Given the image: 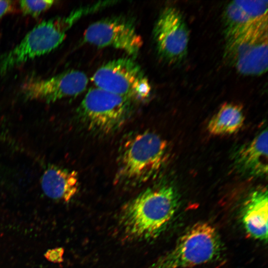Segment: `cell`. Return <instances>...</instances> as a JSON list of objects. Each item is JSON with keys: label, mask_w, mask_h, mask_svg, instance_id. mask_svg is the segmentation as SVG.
Wrapping results in <instances>:
<instances>
[{"label": "cell", "mask_w": 268, "mask_h": 268, "mask_svg": "<svg viewBox=\"0 0 268 268\" xmlns=\"http://www.w3.org/2000/svg\"><path fill=\"white\" fill-rule=\"evenodd\" d=\"M133 102L96 87L86 93L77 108V114L88 130L108 134L125 123L132 111Z\"/></svg>", "instance_id": "5b68a950"}, {"label": "cell", "mask_w": 268, "mask_h": 268, "mask_svg": "<svg viewBox=\"0 0 268 268\" xmlns=\"http://www.w3.org/2000/svg\"><path fill=\"white\" fill-rule=\"evenodd\" d=\"M268 198L266 189L253 192L246 200L241 213L245 230L251 237L268 241Z\"/></svg>", "instance_id": "7c38bea8"}, {"label": "cell", "mask_w": 268, "mask_h": 268, "mask_svg": "<svg viewBox=\"0 0 268 268\" xmlns=\"http://www.w3.org/2000/svg\"><path fill=\"white\" fill-rule=\"evenodd\" d=\"M92 80L97 87L134 101L147 99L151 92L149 81L141 67L129 58L107 62L96 71Z\"/></svg>", "instance_id": "8992f818"}, {"label": "cell", "mask_w": 268, "mask_h": 268, "mask_svg": "<svg viewBox=\"0 0 268 268\" xmlns=\"http://www.w3.org/2000/svg\"><path fill=\"white\" fill-rule=\"evenodd\" d=\"M268 131H262L252 141L237 151L234 163L242 175L259 177L268 172Z\"/></svg>", "instance_id": "8fae6325"}, {"label": "cell", "mask_w": 268, "mask_h": 268, "mask_svg": "<svg viewBox=\"0 0 268 268\" xmlns=\"http://www.w3.org/2000/svg\"><path fill=\"white\" fill-rule=\"evenodd\" d=\"M255 26L268 25V0H234Z\"/></svg>", "instance_id": "2e32d148"}, {"label": "cell", "mask_w": 268, "mask_h": 268, "mask_svg": "<svg viewBox=\"0 0 268 268\" xmlns=\"http://www.w3.org/2000/svg\"><path fill=\"white\" fill-rule=\"evenodd\" d=\"M223 21L226 38L240 35L255 26L234 0L230 2L226 7Z\"/></svg>", "instance_id": "9a60e30c"}, {"label": "cell", "mask_w": 268, "mask_h": 268, "mask_svg": "<svg viewBox=\"0 0 268 268\" xmlns=\"http://www.w3.org/2000/svg\"><path fill=\"white\" fill-rule=\"evenodd\" d=\"M178 204V195L172 187L163 185L148 188L123 206L119 224L129 238L152 240L165 230Z\"/></svg>", "instance_id": "6da1fadb"}, {"label": "cell", "mask_w": 268, "mask_h": 268, "mask_svg": "<svg viewBox=\"0 0 268 268\" xmlns=\"http://www.w3.org/2000/svg\"><path fill=\"white\" fill-rule=\"evenodd\" d=\"M15 8L14 1L0 0V19L13 12Z\"/></svg>", "instance_id": "d6986e66"}, {"label": "cell", "mask_w": 268, "mask_h": 268, "mask_svg": "<svg viewBox=\"0 0 268 268\" xmlns=\"http://www.w3.org/2000/svg\"><path fill=\"white\" fill-rule=\"evenodd\" d=\"M83 40L98 47L121 50L132 58L137 56L143 44L133 21L121 16L106 18L91 24L84 33Z\"/></svg>", "instance_id": "ba28073f"}, {"label": "cell", "mask_w": 268, "mask_h": 268, "mask_svg": "<svg viewBox=\"0 0 268 268\" xmlns=\"http://www.w3.org/2000/svg\"><path fill=\"white\" fill-rule=\"evenodd\" d=\"M268 25L253 26L226 38L224 57L240 73L257 75L268 69Z\"/></svg>", "instance_id": "52a82bcc"}, {"label": "cell", "mask_w": 268, "mask_h": 268, "mask_svg": "<svg viewBox=\"0 0 268 268\" xmlns=\"http://www.w3.org/2000/svg\"><path fill=\"white\" fill-rule=\"evenodd\" d=\"M153 38L159 55L169 63L181 61L186 56L189 34L181 13L173 7L160 13L153 29Z\"/></svg>", "instance_id": "30bf717a"}, {"label": "cell", "mask_w": 268, "mask_h": 268, "mask_svg": "<svg viewBox=\"0 0 268 268\" xmlns=\"http://www.w3.org/2000/svg\"><path fill=\"white\" fill-rule=\"evenodd\" d=\"M64 251L62 248L49 250L45 255L46 258L54 263H60L63 261Z\"/></svg>", "instance_id": "ac0fdd59"}, {"label": "cell", "mask_w": 268, "mask_h": 268, "mask_svg": "<svg viewBox=\"0 0 268 268\" xmlns=\"http://www.w3.org/2000/svg\"><path fill=\"white\" fill-rule=\"evenodd\" d=\"M244 121L243 112L240 106L225 103L210 120L207 129L213 135L232 134L241 129Z\"/></svg>", "instance_id": "5bb4252c"}, {"label": "cell", "mask_w": 268, "mask_h": 268, "mask_svg": "<svg viewBox=\"0 0 268 268\" xmlns=\"http://www.w3.org/2000/svg\"><path fill=\"white\" fill-rule=\"evenodd\" d=\"M222 243L216 229L207 222L190 227L174 247L148 268H189L210 262L220 254Z\"/></svg>", "instance_id": "277c9868"}, {"label": "cell", "mask_w": 268, "mask_h": 268, "mask_svg": "<svg viewBox=\"0 0 268 268\" xmlns=\"http://www.w3.org/2000/svg\"><path fill=\"white\" fill-rule=\"evenodd\" d=\"M167 151L166 141L155 133L145 131L131 136L121 148L117 181L137 185L152 179L164 163Z\"/></svg>", "instance_id": "3957f363"}, {"label": "cell", "mask_w": 268, "mask_h": 268, "mask_svg": "<svg viewBox=\"0 0 268 268\" xmlns=\"http://www.w3.org/2000/svg\"><path fill=\"white\" fill-rule=\"evenodd\" d=\"M41 184L47 196L67 202L75 197L79 188L76 172L55 165L50 166L45 170Z\"/></svg>", "instance_id": "4fadbf2b"}, {"label": "cell", "mask_w": 268, "mask_h": 268, "mask_svg": "<svg viewBox=\"0 0 268 268\" xmlns=\"http://www.w3.org/2000/svg\"><path fill=\"white\" fill-rule=\"evenodd\" d=\"M55 2L53 0H22L18 2V6L24 15L36 17L49 10Z\"/></svg>", "instance_id": "e0dca14e"}, {"label": "cell", "mask_w": 268, "mask_h": 268, "mask_svg": "<svg viewBox=\"0 0 268 268\" xmlns=\"http://www.w3.org/2000/svg\"><path fill=\"white\" fill-rule=\"evenodd\" d=\"M95 11V6L89 4L74 9L65 16L53 17L36 25L12 49L0 53V75L55 50L74 23Z\"/></svg>", "instance_id": "7a4b0ae2"}, {"label": "cell", "mask_w": 268, "mask_h": 268, "mask_svg": "<svg viewBox=\"0 0 268 268\" xmlns=\"http://www.w3.org/2000/svg\"><path fill=\"white\" fill-rule=\"evenodd\" d=\"M88 82L84 72L69 70L49 77L30 78L22 84L21 92L26 99L51 103L81 94Z\"/></svg>", "instance_id": "9c48e42d"}]
</instances>
